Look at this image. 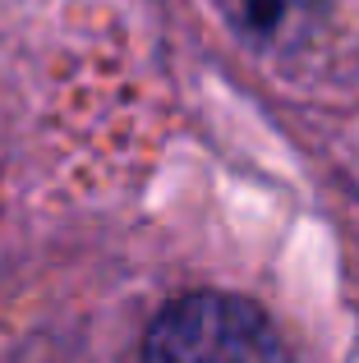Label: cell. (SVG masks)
Masks as SVG:
<instances>
[{
  "instance_id": "cell-1",
  "label": "cell",
  "mask_w": 359,
  "mask_h": 363,
  "mask_svg": "<svg viewBox=\"0 0 359 363\" xmlns=\"http://www.w3.org/2000/svg\"><path fill=\"white\" fill-rule=\"evenodd\" d=\"M148 363H290V354L253 303L184 294L148 331Z\"/></svg>"
},
{
  "instance_id": "cell-2",
  "label": "cell",
  "mask_w": 359,
  "mask_h": 363,
  "mask_svg": "<svg viewBox=\"0 0 359 363\" xmlns=\"http://www.w3.org/2000/svg\"><path fill=\"white\" fill-rule=\"evenodd\" d=\"M221 5L244 37H253V42H286L318 14L323 0H221Z\"/></svg>"
}]
</instances>
